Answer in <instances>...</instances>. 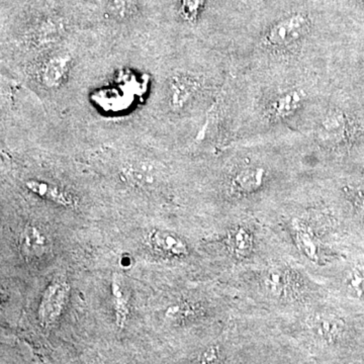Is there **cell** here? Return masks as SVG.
I'll list each match as a JSON object with an SVG mask.
<instances>
[{
	"instance_id": "cell-13",
	"label": "cell",
	"mask_w": 364,
	"mask_h": 364,
	"mask_svg": "<svg viewBox=\"0 0 364 364\" xmlns=\"http://www.w3.org/2000/svg\"><path fill=\"white\" fill-rule=\"evenodd\" d=\"M112 294H114V311H116L117 324L123 328L126 324L129 315V306L124 298L121 287L114 280L112 282Z\"/></svg>"
},
{
	"instance_id": "cell-14",
	"label": "cell",
	"mask_w": 364,
	"mask_h": 364,
	"mask_svg": "<svg viewBox=\"0 0 364 364\" xmlns=\"http://www.w3.org/2000/svg\"><path fill=\"white\" fill-rule=\"evenodd\" d=\"M296 242H298L299 248L306 254V257L311 260L317 259L318 246L314 239L313 235L309 233L304 228L296 229Z\"/></svg>"
},
{
	"instance_id": "cell-17",
	"label": "cell",
	"mask_w": 364,
	"mask_h": 364,
	"mask_svg": "<svg viewBox=\"0 0 364 364\" xmlns=\"http://www.w3.org/2000/svg\"><path fill=\"white\" fill-rule=\"evenodd\" d=\"M218 355L219 352L215 347H210L208 350H205L200 356V363H213L218 360Z\"/></svg>"
},
{
	"instance_id": "cell-16",
	"label": "cell",
	"mask_w": 364,
	"mask_h": 364,
	"mask_svg": "<svg viewBox=\"0 0 364 364\" xmlns=\"http://www.w3.org/2000/svg\"><path fill=\"white\" fill-rule=\"evenodd\" d=\"M287 277L282 270H272L268 273L265 284L273 294H280L286 287Z\"/></svg>"
},
{
	"instance_id": "cell-8",
	"label": "cell",
	"mask_w": 364,
	"mask_h": 364,
	"mask_svg": "<svg viewBox=\"0 0 364 364\" xmlns=\"http://www.w3.org/2000/svg\"><path fill=\"white\" fill-rule=\"evenodd\" d=\"M267 176V171L262 167H246L237 171L232 176V191L239 193H248L255 191L262 186Z\"/></svg>"
},
{
	"instance_id": "cell-15",
	"label": "cell",
	"mask_w": 364,
	"mask_h": 364,
	"mask_svg": "<svg viewBox=\"0 0 364 364\" xmlns=\"http://www.w3.org/2000/svg\"><path fill=\"white\" fill-rule=\"evenodd\" d=\"M349 289L358 298H364V267H356L351 270L348 277Z\"/></svg>"
},
{
	"instance_id": "cell-12",
	"label": "cell",
	"mask_w": 364,
	"mask_h": 364,
	"mask_svg": "<svg viewBox=\"0 0 364 364\" xmlns=\"http://www.w3.org/2000/svg\"><path fill=\"white\" fill-rule=\"evenodd\" d=\"M231 246L238 256H246L252 248V237L245 228H238L231 234Z\"/></svg>"
},
{
	"instance_id": "cell-5",
	"label": "cell",
	"mask_w": 364,
	"mask_h": 364,
	"mask_svg": "<svg viewBox=\"0 0 364 364\" xmlns=\"http://www.w3.org/2000/svg\"><path fill=\"white\" fill-rule=\"evenodd\" d=\"M23 186L33 195L57 205L66 208H75L78 205L75 195L58 181L41 177H30L23 181Z\"/></svg>"
},
{
	"instance_id": "cell-9",
	"label": "cell",
	"mask_w": 364,
	"mask_h": 364,
	"mask_svg": "<svg viewBox=\"0 0 364 364\" xmlns=\"http://www.w3.org/2000/svg\"><path fill=\"white\" fill-rule=\"evenodd\" d=\"M305 100V92L301 90H291L280 95L272 102V112L275 117L291 116Z\"/></svg>"
},
{
	"instance_id": "cell-11",
	"label": "cell",
	"mask_w": 364,
	"mask_h": 364,
	"mask_svg": "<svg viewBox=\"0 0 364 364\" xmlns=\"http://www.w3.org/2000/svg\"><path fill=\"white\" fill-rule=\"evenodd\" d=\"M347 119L345 114L338 109L330 111L322 119L321 131L332 139H340L346 131Z\"/></svg>"
},
{
	"instance_id": "cell-7",
	"label": "cell",
	"mask_w": 364,
	"mask_h": 364,
	"mask_svg": "<svg viewBox=\"0 0 364 364\" xmlns=\"http://www.w3.org/2000/svg\"><path fill=\"white\" fill-rule=\"evenodd\" d=\"M149 241L153 248L163 254L173 257H182L188 253V245L181 237L163 230H154L151 232Z\"/></svg>"
},
{
	"instance_id": "cell-3",
	"label": "cell",
	"mask_w": 364,
	"mask_h": 364,
	"mask_svg": "<svg viewBox=\"0 0 364 364\" xmlns=\"http://www.w3.org/2000/svg\"><path fill=\"white\" fill-rule=\"evenodd\" d=\"M311 20L308 14L298 11L282 16L267 28L264 44L275 50L293 48L310 32Z\"/></svg>"
},
{
	"instance_id": "cell-6",
	"label": "cell",
	"mask_w": 364,
	"mask_h": 364,
	"mask_svg": "<svg viewBox=\"0 0 364 364\" xmlns=\"http://www.w3.org/2000/svg\"><path fill=\"white\" fill-rule=\"evenodd\" d=\"M18 247L26 260H40L49 251L50 242L42 229L35 225H28L21 232Z\"/></svg>"
},
{
	"instance_id": "cell-1",
	"label": "cell",
	"mask_w": 364,
	"mask_h": 364,
	"mask_svg": "<svg viewBox=\"0 0 364 364\" xmlns=\"http://www.w3.org/2000/svg\"><path fill=\"white\" fill-rule=\"evenodd\" d=\"M97 28H77L57 44L46 48L0 75L13 78L32 90L46 109H54L66 95L79 68L102 37Z\"/></svg>"
},
{
	"instance_id": "cell-4",
	"label": "cell",
	"mask_w": 364,
	"mask_h": 364,
	"mask_svg": "<svg viewBox=\"0 0 364 364\" xmlns=\"http://www.w3.org/2000/svg\"><path fill=\"white\" fill-rule=\"evenodd\" d=\"M70 287L65 282L55 280L44 291L38 306V318L43 328L52 327L61 317L69 299Z\"/></svg>"
},
{
	"instance_id": "cell-2",
	"label": "cell",
	"mask_w": 364,
	"mask_h": 364,
	"mask_svg": "<svg viewBox=\"0 0 364 364\" xmlns=\"http://www.w3.org/2000/svg\"><path fill=\"white\" fill-rule=\"evenodd\" d=\"M117 177L133 188H156L164 181L165 167L149 155L129 154L117 164Z\"/></svg>"
},
{
	"instance_id": "cell-10",
	"label": "cell",
	"mask_w": 364,
	"mask_h": 364,
	"mask_svg": "<svg viewBox=\"0 0 364 364\" xmlns=\"http://www.w3.org/2000/svg\"><path fill=\"white\" fill-rule=\"evenodd\" d=\"M313 331L320 336L321 338L332 340L339 336L342 331L341 321L339 318L331 317V316H318L313 318L310 322Z\"/></svg>"
}]
</instances>
